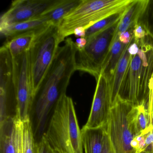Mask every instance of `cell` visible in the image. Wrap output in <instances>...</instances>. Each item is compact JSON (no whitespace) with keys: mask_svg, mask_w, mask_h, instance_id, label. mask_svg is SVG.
<instances>
[{"mask_svg":"<svg viewBox=\"0 0 153 153\" xmlns=\"http://www.w3.org/2000/svg\"><path fill=\"white\" fill-rule=\"evenodd\" d=\"M77 49L71 38L59 47L52 63L39 86L34 99L39 133H42L49 112L66 94L71 78L76 71Z\"/></svg>","mask_w":153,"mask_h":153,"instance_id":"cell-1","label":"cell"},{"mask_svg":"<svg viewBox=\"0 0 153 153\" xmlns=\"http://www.w3.org/2000/svg\"><path fill=\"white\" fill-rule=\"evenodd\" d=\"M136 43L138 52L131 56L118 97L148 110L153 87V39L148 35Z\"/></svg>","mask_w":153,"mask_h":153,"instance_id":"cell-2","label":"cell"},{"mask_svg":"<svg viewBox=\"0 0 153 153\" xmlns=\"http://www.w3.org/2000/svg\"><path fill=\"white\" fill-rule=\"evenodd\" d=\"M44 135L57 153H84L81 130L71 97L62 95Z\"/></svg>","mask_w":153,"mask_h":153,"instance_id":"cell-3","label":"cell"},{"mask_svg":"<svg viewBox=\"0 0 153 153\" xmlns=\"http://www.w3.org/2000/svg\"><path fill=\"white\" fill-rule=\"evenodd\" d=\"M133 0H82L58 25L62 39L74 34L76 28H88L99 21L125 10Z\"/></svg>","mask_w":153,"mask_h":153,"instance_id":"cell-4","label":"cell"},{"mask_svg":"<svg viewBox=\"0 0 153 153\" xmlns=\"http://www.w3.org/2000/svg\"><path fill=\"white\" fill-rule=\"evenodd\" d=\"M63 41L57 26L50 25L37 32L28 51L30 79L34 97L54 60L60 44Z\"/></svg>","mask_w":153,"mask_h":153,"instance_id":"cell-5","label":"cell"},{"mask_svg":"<svg viewBox=\"0 0 153 153\" xmlns=\"http://www.w3.org/2000/svg\"><path fill=\"white\" fill-rule=\"evenodd\" d=\"M138 106L117 97L108 116L107 132L114 153H136L131 146L137 137L136 120Z\"/></svg>","mask_w":153,"mask_h":153,"instance_id":"cell-6","label":"cell"},{"mask_svg":"<svg viewBox=\"0 0 153 153\" xmlns=\"http://www.w3.org/2000/svg\"><path fill=\"white\" fill-rule=\"evenodd\" d=\"M120 20L107 29L86 39L87 43L85 48L77 50V52L76 71L88 73L96 79H98L112 45Z\"/></svg>","mask_w":153,"mask_h":153,"instance_id":"cell-7","label":"cell"},{"mask_svg":"<svg viewBox=\"0 0 153 153\" xmlns=\"http://www.w3.org/2000/svg\"><path fill=\"white\" fill-rule=\"evenodd\" d=\"M16 94V117L23 122L30 120L34 95L30 79L28 51L12 59Z\"/></svg>","mask_w":153,"mask_h":153,"instance_id":"cell-8","label":"cell"},{"mask_svg":"<svg viewBox=\"0 0 153 153\" xmlns=\"http://www.w3.org/2000/svg\"><path fill=\"white\" fill-rule=\"evenodd\" d=\"M57 0H16L2 14L0 26L25 22L40 16L53 6Z\"/></svg>","mask_w":153,"mask_h":153,"instance_id":"cell-9","label":"cell"},{"mask_svg":"<svg viewBox=\"0 0 153 153\" xmlns=\"http://www.w3.org/2000/svg\"><path fill=\"white\" fill-rule=\"evenodd\" d=\"M97 81L91 111L87 122L83 127L86 128H96L106 125L112 107L109 81L102 74Z\"/></svg>","mask_w":153,"mask_h":153,"instance_id":"cell-10","label":"cell"},{"mask_svg":"<svg viewBox=\"0 0 153 153\" xmlns=\"http://www.w3.org/2000/svg\"><path fill=\"white\" fill-rule=\"evenodd\" d=\"M84 153H102L107 134L106 125L96 128L81 129Z\"/></svg>","mask_w":153,"mask_h":153,"instance_id":"cell-11","label":"cell"},{"mask_svg":"<svg viewBox=\"0 0 153 153\" xmlns=\"http://www.w3.org/2000/svg\"><path fill=\"white\" fill-rule=\"evenodd\" d=\"M52 25L46 18L42 16L28 21L0 26L1 36L7 39L23 33L38 31Z\"/></svg>","mask_w":153,"mask_h":153,"instance_id":"cell-12","label":"cell"},{"mask_svg":"<svg viewBox=\"0 0 153 153\" xmlns=\"http://www.w3.org/2000/svg\"><path fill=\"white\" fill-rule=\"evenodd\" d=\"M148 2V0H133L129 5L120 20L113 42L117 38V36L129 29H133L137 24Z\"/></svg>","mask_w":153,"mask_h":153,"instance_id":"cell-13","label":"cell"},{"mask_svg":"<svg viewBox=\"0 0 153 153\" xmlns=\"http://www.w3.org/2000/svg\"><path fill=\"white\" fill-rule=\"evenodd\" d=\"M40 30L23 33L7 39L4 46L8 50L12 59L28 51Z\"/></svg>","mask_w":153,"mask_h":153,"instance_id":"cell-14","label":"cell"},{"mask_svg":"<svg viewBox=\"0 0 153 153\" xmlns=\"http://www.w3.org/2000/svg\"><path fill=\"white\" fill-rule=\"evenodd\" d=\"M82 0H57V2L41 16L47 19L50 24L58 26L61 21L76 7Z\"/></svg>","mask_w":153,"mask_h":153,"instance_id":"cell-15","label":"cell"},{"mask_svg":"<svg viewBox=\"0 0 153 153\" xmlns=\"http://www.w3.org/2000/svg\"><path fill=\"white\" fill-rule=\"evenodd\" d=\"M128 45L121 42L119 36L114 40L104 62L101 74L106 77L109 83L112 80L116 67Z\"/></svg>","mask_w":153,"mask_h":153,"instance_id":"cell-16","label":"cell"},{"mask_svg":"<svg viewBox=\"0 0 153 153\" xmlns=\"http://www.w3.org/2000/svg\"><path fill=\"white\" fill-rule=\"evenodd\" d=\"M130 43L131 42L126 46L123 54L115 69L112 80L109 83L112 106L115 102L118 97L119 89L130 59L131 55L130 54L128 50Z\"/></svg>","mask_w":153,"mask_h":153,"instance_id":"cell-17","label":"cell"},{"mask_svg":"<svg viewBox=\"0 0 153 153\" xmlns=\"http://www.w3.org/2000/svg\"><path fill=\"white\" fill-rule=\"evenodd\" d=\"M1 128V153H15L13 118H9Z\"/></svg>","mask_w":153,"mask_h":153,"instance_id":"cell-18","label":"cell"},{"mask_svg":"<svg viewBox=\"0 0 153 153\" xmlns=\"http://www.w3.org/2000/svg\"><path fill=\"white\" fill-rule=\"evenodd\" d=\"M137 137L147 134L153 128V119L144 105L138 106L136 120Z\"/></svg>","mask_w":153,"mask_h":153,"instance_id":"cell-19","label":"cell"},{"mask_svg":"<svg viewBox=\"0 0 153 153\" xmlns=\"http://www.w3.org/2000/svg\"><path fill=\"white\" fill-rule=\"evenodd\" d=\"M126 10L121 12L111 15L96 23L95 24L88 28L87 30H86L85 36V38L86 39H88V38L96 34L102 32L111 26L113 25H114L115 23L120 20L121 19L124 15Z\"/></svg>","mask_w":153,"mask_h":153,"instance_id":"cell-20","label":"cell"},{"mask_svg":"<svg viewBox=\"0 0 153 153\" xmlns=\"http://www.w3.org/2000/svg\"><path fill=\"white\" fill-rule=\"evenodd\" d=\"M36 144L30 120L23 122L22 124L23 153H35Z\"/></svg>","mask_w":153,"mask_h":153,"instance_id":"cell-21","label":"cell"},{"mask_svg":"<svg viewBox=\"0 0 153 153\" xmlns=\"http://www.w3.org/2000/svg\"><path fill=\"white\" fill-rule=\"evenodd\" d=\"M137 23L144 27L149 35L153 39V0H148Z\"/></svg>","mask_w":153,"mask_h":153,"instance_id":"cell-22","label":"cell"},{"mask_svg":"<svg viewBox=\"0 0 153 153\" xmlns=\"http://www.w3.org/2000/svg\"><path fill=\"white\" fill-rule=\"evenodd\" d=\"M14 124L15 153H23L22 149V124L23 122L15 116Z\"/></svg>","mask_w":153,"mask_h":153,"instance_id":"cell-23","label":"cell"},{"mask_svg":"<svg viewBox=\"0 0 153 153\" xmlns=\"http://www.w3.org/2000/svg\"><path fill=\"white\" fill-rule=\"evenodd\" d=\"M35 153H55V151L44 134L41 140L36 144Z\"/></svg>","mask_w":153,"mask_h":153,"instance_id":"cell-24","label":"cell"},{"mask_svg":"<svg viewBox=\"0 0 153 153\" xmlns=\"http://www.w3.org/2000/svg\"><path fill=\"white\" fill-rule=\"evenodd\" d=\"M132 33L136 42L143 40L148 35L146 29L139 23H137L135 26Z\"/></svg>","mask_w":153,"mask_h":153,"instance_id":"cell-25","label":"cell"},{"mask_svg":"<svg viewBox=\"0 0 153 153\" xmlns=\"http://www.w3.org/2000/svg\"><path fill=\"white\" fill-rule=\"evenodd\" d=\"M133 29H129L126 32L121 33L118 35L119 40L121 42L125 45H128L130 42L133 36V33H132Z\"/></svg>","mask_w":153,"mask_h":153,"instance_id":"cell-26","label":"cell"},{"mask_svg":"<svg viewBox=\"0 0 153 153\" xmlns=\"http://www.w3.org/2000/svg\"><path fill=\"white\" fill-rule=\"evenodd\" d=\"M102 153H114L110 139L108 137V134H106L105 136V140L104 145Z\"/></svg>","mask_w":153,"mask_h":153,"instance_id":"cell-27","label":"cell"},{"mask_svg":"<svg viewBox=\"0 0 153 153\" xmlns=\"http://www.w3.org/2000/svg\"><path fill=\"white\" fill-rule=\"evenodd\" d=\"M153 145V128L150 130L145 137V150L147 148Z\"/></svg>","mask_w":153,"mask_h":153,"instance_id":"cell-28","label":"cell"},{"mask_svg":"<svg viewBox=\"0 0 153 153\" xmlns=\"http://www.w3.org/2000/svg\"><path fill=\"white\" fill-rule=\"evenodd\" d=\"M87 41L85 38H79L76 40L75 44L77 50H81L86 45Z\"/></svg>","mask_w":153,"mask_h":153,"instance_id":"cell-29","label":"cell"},{"mask_svg":"<svg viewBox=\"0 0 153 153\" xmlns=\"http://www.w3.org/2000/svg\"><path fill=\"white\" fill-rule=\"evenodd\" d=\"M86 30L82 27H78L74 32V35L76 37L85 38V36Z\"/></svg>","mask_w":153,"mask_h":153,"instance_id":"cell-30","label":"cell"},{"mask_svg":"<svg viewBox=\"0 0 153 153\" xmlns=\"http://www.w3.org/2000/svg\"><path fill=\"white\" fill-rule=\"evenodd\" d=\"M139 142L137 140L136 138H134V139L132 140L131 143V146L134 149L136 150L137 149L138 146Z\"/></svg>","mask_w":153,"mask_h":153,"instance_id":"cell-31","label":"cell"},{"mask_svg":"<svg viewBox=\"0 0 153 153\" xmlns=\"http://www.w3.org/2000/svg\"><path fill=\"white\" fill-rule=\"evenodd\" d=\"M140 153H153V145L147 148L146 150Z\"/></svg>","mask_w":153,"mask_h":153,"instance_id":"cell-32","label":"cell"},{"mask_svg":"<svg viewBox=\"0 0 153 153\" xmlns=\"http://www.w3.org/2000/svg\"><path fill=\"white\" fill-rule=\"evenodd\" d=\"M151 105H152V109H153V88H152V91H151Z\"/></svg>","mask_w":153,"mask_h":153,"instance_id":"cell-33","label":"cell"},{"mask_svg":"<svg viewBox=\"0 0 153 153\" xmlns=\"http://www.w3.org/2000/svg\"><path fill=\"white\" fill-rule=\"evenodd\" d=\"M55 153H56V152H55Z\"/></svg>","mask_w":153,"mask_h":153,"instance_id":"cell-34","label":"cell"}]
</instances>
